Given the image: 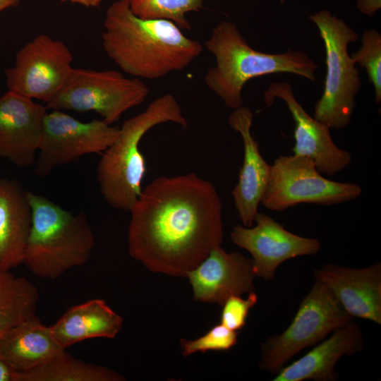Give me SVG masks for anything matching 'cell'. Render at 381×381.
<instances>
[{
  "label": "cell",
  "mask_w": 381,
  "mask_h": 381,
  "mask_svg": "<svg viewBox=\"0 0 381 381\" xmlns=\"http://www.w3.org/2000/svg\"><path fill=\"white\" fill-rule=\"evenodd\" d=\"M130 212L128 253L153 272L186 277L222 241L221 198L194 173L155 179Z\"/></svg>",
  "instance_id": "cell-1"
},
{
  "label": "cell",
  "mask_w": 381,
  "mask_h": 381,
  "mask_svg": "<svg viewBox=\"0 0 381 381\" xmlns=\"http://www.w3.org/2000/svg\"><path fill=\"white\" fill-rule=\"evenodd\" d=\"M103 26L106 54L123 72L139 79H158L181 71L203 49L174 23L135 16L128 0H116L107 8Z\"/></svg>",
  "instance_id": "cell-2"
},
{
  "label": "cell",
  "mask_w": 381,
  "mask_h": 381,
  "mask_svg": "<svg viewBox=\"0 0 381 381\" xmlns=\"http://www.w3.org/2000/svg\"><path fill=\"white\" fill-rule=\"evenodd\" d=\"M205 47L216 60L204 76L205 83L232 110L243 106V88L253 78L291 73L311 82L316 80L318 65L305 52L292 49L280 54L257 51L230 21L222 20L216 25Z\"/></svg>",
  "instance_id": "cell-3"
},
{
  "label": "cell",
  "mask_w": 381,
  "mask_h": 381,
  "mask_svg": "<svg viewBox=\"0 0 381 381\" xmlns=\"http://www.w3.org/2000/svg\"><path fill=\"white\" fill-rule=\"evenodd\" d=\"M32 224L23 264L36 277L55 279L90 259L95 236L83 212L64 209L48 198L27 191Z\"/></svg>",
  "instance_id": "cell-4"
},
{
  "label": "cell",
  "mask_w": 381,
  "mask_h": 381,
  "mask_svg": "<svg viewBox=\"0 0 381 381\" xmlns=\"http://www.w3.org/2000/svg\"><path fill=\"white\" fill-rule=\"evenodd\" d=\"M175 123L188 125L181 107L171 94L155 99L146 109L126 120L116 140L106 149L97 167L100 193L112 207L130 212L142 192L146 162L139 145L155 126Z\"/></svg>",
  "instance_id": "cell-5"
},
{
  "label": "cell",
  "mask_w": 381,
  "mask_h": 381,
  "mask_svg": "<svg viewBox=\"0 0 381 381\" xmlns=\"http://www.w3.org/2000/svg\"><path fill=\"white\" fill-rule=\"evenodd\" d=\"M323 40L326 76L324 90L315 103L313 118L329 129L340 130L350 123L361 80L356 64L348 53L349 44L358 35L344 20L322 10L310 16Z\"/></svg>",
  "instance_id": "cell-6"
},
{
  "label": "cell",
  "mask_w": 381,
  "mask_h": 381,
  "mask_svg": "<svg viewBox=\"0 0 381 381\" xmlns=\"http://www.w3.org/2000/svg\"><path fill=\"white\" fill-rule=\"evenodd\" d=\"M332 291L315 281L287 328L260 345L259 368L276 374L303 349L353 320Z\"/></svg>",
  "instance_id": "cell-7"
},
{
  "label": "cell",
  "mask_w": 381,
  "mask_h": 381,
  "mask_svg": "<svg viewBox=\"0 0 381 381\" xmlns=\"http://www.w3.org/2000/svg\"><path fill=\"white\" fill-rule=\"evenodd\" d=\"M149 88L141 79L126 78L114 70L73 68L47 109L95 111L107 123L119 121L127 110L142 104Z\"/></svg>",
  "instance_id": "cell-8"
},
{
  "label": "cell",
  "mask_w": 381,
  "mask_h": 381,
  "mask_svg": "<svg viewBox=\"0 0 381 381\" xmlns=\"http://www.w3.org/2000/svg\"><path fill=\"white\" fill-rule=\"evenodd\" d=\"M361 188L352 183L327 179L310 157L279 156L270 165V174L260 203L267 210L283 211L301 203L333 205L359 197Z\"/></svg>",
  "instance_id": "cell-9"
},
{
  "label": "cell",
  "mask_w": 381,
  "mask_h": 381,
  "mask_svg": "<svg viewBox=\"0 0 381 381\" xmlns=\"http://www.w3.org/2000/svg\"><path fill=\"white\" fill-rule=\"evenodd\" d=\"M119 128L103 120L80 121L59 110L47 112L43 123L35 174L48 176L57 167L88 154L103 152L117 138Z\"/></svg>",
  "instance_id": "cell-10"
},
{
  "label": "cell",
  "mask_w": 381,
  "mask_h": 381,
  "mask_svg": "<svg viewBox=\"0 0 381 381\" xmlns=\"http://www.w3.org/2000/svg\"><path fill=\"white\" fill-rule=\"evenodd\" d=\"M73 55L61 41L41 34L17 52L5 71L8 90L47 102L62 87L72 68Z\"/></svg>",
  "instance_id": "cell-11"
},
{
  "label": "cell",
  "mask_w": 381,
  "mask_h": 381,
  "mask_svg": "<svg viewBox=\"0 0 381 381\" xmlns=\"http://www.w3.org/2000/svg\"><path fill=\"white\" fill-rule=\"evenodd\" d=\"M254 222V226H234L230 238L236 245L251 254L256 277L271 280L284 262L299 256L315 255L320 249L321 244L317 238L293 234L262 212H258Z\"/></svg>",
  "instance_id": "cell-12"
},
{
  "label": "cell",
  "mask_w": 381,
  "mask_h": 381,
  "mask_svg": "<svg viewBox=\"0 0 381 381\" xmlns=\"http://www.w3.org/2000/svg\"><path fill=\"white\" fill-rule=\"evenodd\" d=\"M265 107L275 98L284 102L294 121V155L312 159L322 174L333 176L344 169L351 161V154L339 148L330 135L329 128L310 116L296 99L288 82H275L263 93Z\"/></svg>",
  "instance_id": "cell-13"
},
{
  "label": "cell",
  "mask_w": 381,
  "mask_h": 381,
  "mask_svg": "<svg viewBox=\"0 0 381 381\" xmlns=\"http://www.w3.org/2000/svg\"><path fill=\"white\" fill-rule=\"evenodd\" d=\"M45 105L8 90L0 96V157L27 168L35 164L38 152Z\"/></svg>",
  "instance_id": "cell-14"
},
{
  "label": "cell",
  "mask_w": 381,
  "mask_h": 381,
  "mask_svg": "<svg viewBox=\"0 0 381 381\" xmlns=\"http://www.w3.org/2000/svg\"><path fill=\"white\" fill-rule=\"evenodd\" d=\"M186 277L193 288L195 301L222 306L231 296L253 291L256 276L252 259L240 253H228L219 246L188 272Z\"/></svg>",
  "instance_id": "cell-15"
},
{
  "label": "cell",
  "mask_w": 381,
  "mask_h": 381,
  "mask_svg": "<svg viewBox=\"0 0 381 381\" xmlns=\"http://www.w3.org/2000/svg\"><path fill=\"white\" fill-rule=\"evenodd\" d=\"M353 318L381 324V264L355 269L325 264L314 271Z\"/></svg>",
  "instance_id": "cell-16"
},
{
  "label": "cell",
  "mask_w": 381,
  "mask_h": 381,
  "mask_svg": "<svg viewBox=\"0 0 381 381\" xmlns=\"http://www.w3.org/2000/svg\"><path fill=\"white\" fill-rule=\"evenodd\" d=\"M253 120V111L243 106L234 109L229 116V126L240 134L243 145V164L231 194L243 226L248 227L254 222L270 174V165L261 155L251 133Z\"/></svg>",
  "instance_id": "cell-17"
},
{
  "label": "cell",
  "mask_w": 381,
  "mask_h": 381,
  "mask_svg": "<svg viewBox=\"0 0 381 381\" xmlns=\"http://www.w3.org/2000/svg\"><path fill=\"white\" fill-rule=\"evenodd\" d=\"M364 339L359 325L351 321L334 331L304 356L284 366L273 381H334L335 365L344 356L361 351Z\"/></svg>",
  "instance_id": "cell-18"
},
{
  "label": "cell",
  "mask_w": 381,
  "mask_h": 381,
  "mask_svg": "<svg viewBox=\"0 0 381 381\" xmlns=\"http://www.w3.org/2000/svg\"><path fill=\"white\" fill-rule=\"evenodd\" d=\"M31 224L27 190L18 180L0 176V269L23 264Z\"/></svg>",
  "instance_id": "cell-19"
},
{
  "label": "cell",
  "mask_w": 381,
  "mask_h": 381,
  "mask_svg": "<svg viewBox=\"0 0 381 381\" xmlns=\"http://www.w3.org/2000/svg\"><path fill=\"white\" fill-rule=\"evenodd\" d=\"M123 320L103 299L93 298L73 306L49 329L64 349L94 338L114 339L123 327Z\"/></svg>",
  "instance_id": "cell-20"
},
{
  "label": "cell",
  "mask_w": 381,
  "mask_h": 381,
  "mask_svg": "<svg viewBox=\"0 0 381 381\" xmlns=\"http://www.w3.org/2000/svg\"><path fill=\"white\" fill-rule=\"evenodd\" d=\"M65 350L37 315L10 329L0 339V358L18 372L37 368Z\"/></svg>",
  "instance_id": "cell-21"
},
{
  "label": "cell",
  "mask_w": 381,
  "mask_h": 381,
  "mask_svg": "<svg viewBox=\"0 0 381 381\" xmlns=\"http://www.w3.org/2000/svg\"><path fill=\"white\" fill-rule=\"evenodd\" d=\"M39 298L37 288L30 280L0 269V339L36 315Z\"/></svg>",
  "instance_id": "cell-22"
},
{
  "label": "cell",
  "mask_w": 381,
  "mask_h": 381,
  "mask_svg": "<svg viewBox=\"0 0 381 381\" xmlns=\"http://www.w3.org/2000/svg\"><path fill=\"white\" fill-rule=\"evenodd\" d=\"M126 378L107 367L87 363L64 351L33 369L18 372L16 381H123Z\"/></svg>",
  "instance_id": "cell-23"
},
{
  "label": "cell",
  "mask_w": 381,
  "mask_h": 381,
  "mask_svg": "<svg viewBox=\"0 0 381 381\" xmlns=\"http://www.w3.org/2000/svg\"><path fill=\"white\" fill-rule=\"evenodd\" d=\"M131 11L144 19H164L174 23L181 30H190L186 16L203 8L204 0H128Z\"/></svg>",
  "instance_id": "cell-24"
},
{
  "label": "cell",
  "mask_w": 381,
  "mask_h": 381,
  "mask_svg": "<svg viewBox=\"0 0 381 381\" xmlns=\"http://www.w3.org/2000/svg\"><path fill=\"white\" fill-rule=\"evenodd\" d=\"M351 57L363 68L368 78V82L373 85L375 102H381V34L375 30H367L361 37V45Z\"/></svg>",
  "instance_id": "cell-25"
},
{
  "label": "cell",
  "mask_w": 381,
  "mask_h": 381,
  "mask_svg": "<svg viewBox=\"0 0 381 381\" xmlns=\"http://www.w3.org/2000/svg\"><path fill=\"white\" fill-rule=\"evenodd\" d=\"M238 341V332L229 329L222 324L212 327L207 333L194 340L181 339L183 356L195 352L207 351H228Z\"/></svg>",
  "instance_id": "cell-26"
},
{
  "label": "cell",
  "mask_w": 381,
  "mask_h": 381,
  "mask_svg": "<svg viewBox=\"0 0 381 381\" xmlns=\"http://www.w3.org/2000/svg\"><path fill=\"white\" fill-rule=\"evenodd\" d=\"M258 301L257 294L252 291L247 298L241 296H230L222 306L221 324L234 331L241 329L246 325L250 310Z\"/></svg>",
  "instance_id": "cell-27"
},
{
  "label": "cell",
  "mask_w": 381,
  "mask_h": 381,
  "mask_svg": "<svg viewBox=\"0 0 381 381\" xmlns=\"http://www.w3.org/2000/svg\"><path fill=\"white\" fill-rule=\"evenodd\" d=\"M357 8L363 14L372 17L381 8V0H358Z\"/></svg>",
  "instance_id": "cell-28"
},
{
  "label": "cell",
  "mask_w": 381,
  "mask_h": 381,
  "mask_svg": "<svg viewBox=\"0 0 381 381\" xmlns=\"http://www.w3.org/2000/svg\"><path fill=\"white\" fill-rule=\"evenodd\" d=\"M18 371L0 358V381H16Z\"/></svg>",
  "instance_id": "cell-29"
},
{
  "label": "cell",
  "mask_w": 381,
  "mask_h": 381,
  "mask_svg": "<svg viewBox=\"0 0 381 381\" xmlns=\"http://www.w3.org/2000/svg\"><path fill=\"white\" fill-rule=\"evenodd\" d=\"M64 2H71L73 4H78L86 7H97L99 6L103 0H61Z\"/></svg>",
  "instance_id": "cell-30"
},
{
  "label": "cell",
  "mask_w": 381,
  "mask_h": 381,
  "mask_svg": "<svg viewBox=\"0 0 381 381\" xmlns=\"http://www.w3.org/2000/svg\"><path fill=\"white\" fill-rule=\"evenodd\" d=\"M21 0H0V12L11 7L16 6Z\"/></svg>",
  "instance_id": "cell-31"
}]
</instances>
